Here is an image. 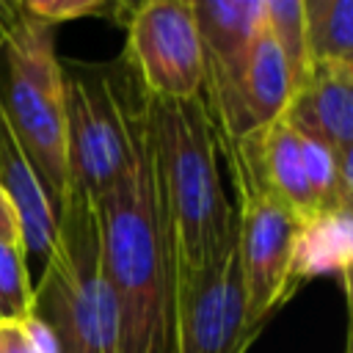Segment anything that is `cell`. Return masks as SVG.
Returning <instances> with one entry per match:
<instances>
[{"label": "cell", "mask_w": 353, "mask_h": 353, "mask_svg": "<svg viewBox=\"0 0 353 353\" xmlns=\"http://www.w3.org/2000/svg\"><path fill=\"white\" fill-rule=\"evenodd\" d=\"M97 212L105 273L119 312V353H171L174 262L149 157L143 91L130 163L99 199Z\"/></svg>", "instance_id": "1"}, {"label": "cell", "mask_w": 353, "mask_h": 353, "mask_svg": "<svg viewBox=\"0 0 353 353\" xmlns=\"http://www.w3.org/2000/svg\"><path fill=\"white\" fill-rule=\"evenodd\" d=\"M149 157L174 262V292L234 243V207L221 176V146L201 97L143 94Z\"/></svg>", "instance_id": "2"}, {"label": "cell", "mask_w": 353, "mask_h": 353, "mask_svg": "<svg viewBox=\"0 0 353 353\" xmlns=\"http://www.w3.org/2000/svg\"><path fill=\"white\" fill-rule=\"evenodd\" d=\"M0 97L55 215L66 199V97L55 33L19 3H0Z\"/></svg>", "instance_id": "3"}, {"label": "cell", "mask_w": 353, "mask_h": 353, "mask_svg": "<svg viewBox=\"0 0 353 353\" xmlns=\"http://www.w3.org/2000/svg\"><path fill=\"white\" fill-rule=\"evenodd\" d=\"M36 314L55 331L61 353H119V312L105 273L97 204L66 196L58 234L41 265Z\"/></svg>", "instance_id": "4"}, {"label": "cell", "mask_w": 353, "mask_h": 353, "mask_svg": "<svg viewBox=\"0 0 353 353\" xmlns=\"http://www.w3.org/2000/svg\"><path fill=\"white\" fill-rule=\"evenodd\" d=\"M66 196L99 199L116 185L132 154L135 116L141 105L130 91H121L110 74H66Z\"/></svg>", "instance_id": "5"}, {"label": "cell", "mask_w": 353, "mask_h": 353, "mask_svg": "<svg viewBox=\"0 0 353 353\" xmlns=\"http://www.w3.org/2000/svg\"><path fill=\"white\" fill-rule=\"evenodd\" d=\"M237 193L234 256L243 287L245 328L259 331L268 317L295 292L290 287V256L298 218L270 193L229 171Z\"/></svg>", "instance_id": "6"}, {"label": "cell", "mask_w": 353, "mask_h": 353, "mask_svg": "<svg viewBox=\"0 0 353 353\" xmlns=\"http://www.w3.org/2000/svg\"><path fill=\"white\" fill-rule=\"evenodd\" d=\"M127 66L141 91L157 99H193L204 91V47L193 0H146L127 6Z\"/></svg>", "instance_id": "7"}, {"label": "cell", "mask_w": 353, "mask_h": 353, "mask_svg": "<svg viewBox=\"0 0 353 353\" xmlns=\"http://www.w3.org/2000/svg\"><path fill=\"white\" fill-rule=\"evenodd\" d=\"M259 331L245 328L240 270L232 248L174 292L171 353H245Z\"/></svg>", "instance_id": "8"}, {"label": "cell", "mask_w": 353, "mask_h": 353, "mask_svg": "<svg viewBox=\"0 0 353 353\" xmlns=\"http://www.w3.org/2000/svg\"><path fill=\"white\" fill-rule=\"evenodd\" d=\"M0 185L6 188L17 218H19V232L28 256H39L41 262L50 256L58 234V215L55 207L28 157L22 149L17 130L6 113L3 97H0Z\"/></svg>", "instance_id": "9"}, {"label": "cell", "mask_w": 353, "mask_h": 353, "mask_svg": "<svg viewBox=\"0 0 353 353\" xmlns=\"http://www.w3.org/2000/svg\"><path fill=\"white\" fill-rule=\"evenodd\" d=\"M284 116L298 132L334 152L353 149V63L314 66Z\"/></svg>", "instance_id": "10"}, {"label": "cell", "mask_w": 353, "mask_h": 353, "mask_svg": "<svg viewBox=\"0 0 353 353\" xmlns=\"http://www.w3.org/2000/svg\"><path fill=\"white\" fill-rule=\"evenodd\" d=\"M350 268H353V210L314 212L295 226L292 256H290V287L292 292L320 276L339 281L345 298H350Z\"/></svg>", "instance_id": "11"}, {"label": "cell", "mask_w": 353, "mask_h": 353, "mask_svg": "<svg viewBox=\"0 0 353 353\" xmlns=\"http://www.w3.org/2000/svg\"><path fill=\"white\" fill-rule=\"evenodd\" d=\"M309 72L353 63V0H303Z\"/></svg>", "instance_id": "12"}, {"label": "cell", "mask_w": 353, "mask_h": 353, "mask_svg": "<svg viewBox=\"0 0 353 353\" xmlns=\"http://www.w3.org/2000/svg\"><path fill=\"white\" fill-rule=\"evenodd\" d=\"M265 25L279 44L295 94L309 80V58H306V25H303V0H262Z\"/></svg>", "instance_id": "13"}, {"label": "cell", "mask_w": 353, "mask_h": 353, "mask_svg": "<svg viewBox=\"0 0 353 353\" xmlns=\"http://www.w3.org/2000/svg\"><path fill=\"white\" fill-rule=\"evenodd\" d=\"M36 314V287L30 284L28 251L22 240L0 243V320L19 323Z\"/></svg>", "instance_id": "14"}, {"label": "cell", "mask_w": 353, "mask_h": 353, "mask_svg": "<svg viewBox=\"0 0 353 353\" xmlns=\"http://www.w3.org/2000/svg\"><path fill=\"white\" fill-rule=\"evenodd\" d=\"M25 14H30L33 19L55 28L58 22H72V19H83V17H99L105 14L110 6L108 0H28L19 3Z\"/></svg>", "instance_id": "15"}, {"label": "cell", "mask_w": 353, "mask_h": 353, "mask_svg": "<svg viewBox=\"0 0 353 353\" xmlns=\"http://www.w3.org/2000/svg\"><path fill=\"white\" fill-rule=\"evenodd\" d=\"M17 325H19V336H22V345L28 353H61L55 331L50 328V323L44 317L30 314V317L19 320Z\"/></svg>", "instance_id": "16"}, {"label": "cell", "mask_w": 353, "mask_h": 353, "mask_svg": "<svg viewBox=\"0 0 353 353\" xmlns=\"http://www.w3.org/2000/svg\"><path fill=\"white\" fill-rule=\"evenodd\" d=\"M3 240H22V232H19L17 210H14L6 188L0 185V243Z\"/></svg>", "instance_id": "17"}, {"label": "cell", "mask_w": 353, "mask_h": 353, "mask_svg": "<svg viewBox=\"0 0 353 353\" xmlns=\"http://www.w3.org/2000/svg\"><path fill=\"white\" fill-rule=\"evenodd\" d=\"M3 336H6V320H0V353H3Z\"/></svg>", "instance_id": "18"}, {"label": "cell", "mask_w": 353, "mask_h": 353, "mask_svg": "<svg viewBox=\"0 0 353 353\" xmlns=\"http://www.w3.org/2000/svg\"><path fill=\"white\" fill-rule=\"evenodd\" d=\"M345 353H353V350H350V336H347V345H345Z\"/></svg>", "instance_id": "19"}]
</instances>
